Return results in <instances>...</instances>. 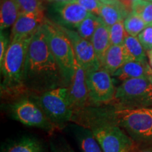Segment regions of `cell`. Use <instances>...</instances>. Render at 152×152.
I'll return each mask as SVG.
<instances>
[{"instance_id": "obj_34", "label": "cell", "mask_w": 152, "mask_h": 152, "mask_svg": "<svg viewBox=\"0 0 152 152\" xmlns=\"http://www.w3.org/2000/svg\"><path fill=\"white\" fill-rule=\"evenodd\" d=\"M138 152H152V147L151 148H147V149H144L142 151H140Z\"/></svg>"}, {"instance_id": "obj_10", "label": "cell", "mask_w": 152, "mask_h": 152, "mask_svg": "<svg viewBox=\"0 0 152 152\" xmlns=\"http://www.w3.org/2000/svg\"><path fill=\"white\" fill-rule=\"evenodd\" d=\"M61 28L71 39L76 61L80 66L84 68L86 73L101 68V64L96 57L91 40L80 37L77 32L75 30Z\"/></svg>"}, {"instance_id": "obj_22", "label": "cell", "mask_w": 152, "mask_h": 152, "mask_svg": "<svg viewBox=\"0 0 152 152\" xmlns=\"http://www.w3.org/2000/svg\"><path fill=\"white\" fill-rule=\"evenodd\" d=\"M133 14L140 16L148 26H152V1L137 0L131 7Z\"/></svg>"}, {"instance_id": "obj_32", "label": "cell", "mask_w": 152, "mask_h": 152, "mask_svg": "<svg viewBox=\"0 0 152 152\" xmlns=\"http://www.w3.org/2000/svg\"><path fill=\"white\" fill-rule=\"evenodd\" d=\"M72 0H49V3H56V2H64V1H70Z\"/></svg>"}, {"instance_id": "obj_30", "label": "cell", "mask_w": 152, "mask_h": 152, "mask_svg": "<svg viewBox=\"0 0 152 152\" xmlns=\"http://www.w3.org/2000/svg\"><path fill=\"white\" fill-rule=\"evenodd\" d=\"M147 78L149 79V81L152 83V68H151V66H149V64H148L147 65Z\"/></svg>"}, {"instance_id": "obj_4", "label": "cell", "mask_w": 152, "mask_h": 152, "mask_svg": "<svg viewBox=\"0 0 152 152\" xmlns=\"http://www.w3.org/2000/svg\"><path fill=\"white\" fill-rule=\"evenodd\" d=\"M33 99L56 129L64 128L73 115L67 87H59L35 95Z\"/></svg>"}, {"instance_id": "obj_7", "label": "cell", "mask_w": 152, "mask_h": 152, "mask_svg": "<svg viewBox=\"0 0 152 152\" xmlns=\"http://www.w3.org/2000/svg\"><path fill=\"white\" fill-rule=\"evenodd\" d=\"M103 152H136L137 144L121 128L102 125L91 129Z\"/></svg>"}, {"instance_id": "obj_16", "label": "cell", "mask_w": 152, "mask_h": 152, "mask_svg": "<svg viewBox=\"0 0 152 152\" xmlns=\"http://www.w3.org/2000/svg\"><path fill=\"white\" fill-rule=\"evenodd\" d=\"M2 152H45L42 142L35 137L24 136L4 147Z\"/></svg>"}, {"instance_id": "obj_9", "label": "cell", "mask_w": 152, "mask_h": 152, "mask_svg": "<svg viewBox=\"0 0 152 152\" xmlns=\"http://www.w3.org/2000/svg\"><path fill=\"white\" fill-rule=\"evenodd\" d=\"M52 4L51 14L56 21L54 23L67 29H77L80 23L92 14L83 6L71 1Z\"/></svg>"}, {"instance_id": "obj_33", "label": "cell", "mask_w": 152, "mask_h": 152, "mask_svg": "<svg viewBox=\"0 0 152 152\" xmlns=\"http://www.w3.org/2000/svg\"><path fill=\"white\" fill-rule=\"evenodd\" d=\"M97 1H99L100 2H102V4H111V3H113L111 0H97ZM117 2V1H116Z\"/></svg>"}, {"instance_id": "obj_17", "label": "cell", "mask_w": 152, "mask_h": 152, "mask_svg": "<svg viewBox=\"0 0 152 152\" xmlns=\"http://www.w3.org/2000/svg\"><path fill=\"white\" fill-rule=\"evenodd\" d=\"M148 63L146 61H130L126 62L113 74V77H116L122 82L127 80L140 77H147V68Z\"/></svg>"}, {"instance_id": "obj_13", "label": "cell", "mask_w": 152, "mask_h": 152, "mask_svg": "<svg viewBox=\"0 0 152 152\" xmlns=\"http://www.w3.org/2000/svg\"><path fill=\"white\" fill-rule=\"evenodd\" d=\"M128 61V57L123 45H111L104 55L101 66L113 75Z\"/></svg>"}, {"instance_id": "obj_2", "label": "cell", "mask_w": 152, "mask_h": 152, "mask_svg": "<svg viewBox=\"0 0 152 152\" xmlns=\"http://www.w3.org/2000/svg\"><path fill=\"white\" fill-rule=\"evenodd\" d=\"M33 35L10 41L2 64L0 66L3 75L1 93L14 94L25 90L23 77L26 57Z\"/></svg>"}, {"instance_id": "obj_20", "label": "cell", "mask_w": 152, "mask_h": 152, "mask_svg": "<svg viewBox=\"0 0 152 152\" xmlns=\"http://www.w3.org/2000/svg\"><path fill=\"white\" fill-rule=\"evenodd\" d=\"M125 53L128 57V61H146V54L142 45L138 38L133 36L128 35L125 38L123 43Z\"/></svg>"}, {"instance_id": "obj_11", "label": "cell", "mask_w": 152, "mask_h": 152, "mask_svg": "<svg viewBox=\"0 0 152 152\" xmlns=\"http://www.w3.org/2000/svg\"><path fill=\"white\" fill-rule=\"evenodd\" d=\"M69 98L73 112L90 105L89 91L87 85L86 72L76 61L75 73L68 87Z\"/></svg>"}, {"instance_id": "obj_18", "label": "cell", "mask_w": 152, "mask_h": 152, "mask_svg": "<svg viewBox=\"0 0 152 152\" xmlns=\"http://www.w3.org/2000/svg\"><path fill=\"white\" fill-rule=\"evenodd\" d=\"M91 42L94 48L96 57L102 66V61L104 55L111 45L110 41L109 27L102 22L94 32Z\"/></svg>"}, {"instance_id": "obj_14", "label": "cell", "mask_w": 152, "mask_h": 152, "mask_svg": "<svg viewBox=\"0 0 152 152\" xmlns=\"http://www.w3.org/2000/svg\"><path fill=\"white\" fill-rule=\"evenodd\" d=\"M83 152H103L92 131L76 123L70 126Z\"/></svg>"}, {"instance_id": "obj_19", "label": "cell", "mask_w": 152, "mask_h": 152, "mask_svg": "<svg viewBox=\"0 0 152 152\" xmlns=\"http://www.w3.org/2000/svg\"><path fill=\"white\" fill-rule=\"evenodd\" d=\"M20 14L16 0H2L0 11L1 31L13 26Z\"/></svg>"}, {"instance_id": "obj_35", "label": "cell", "mask_w": 152, "mask_h": 152, "mask_svg": "<svg viewBox=\"0 0 152 152\" xmlns=\"http://www.w3.org/2000/svg\"><path fill=\"white\" fill-rule=\"evenodd\" d=\"M144 1H152V0H144Z\"/></svg>"}, {"instance_id": "obj_8", "label": "cell", "mask_w": 152, "mask_h": 152, "mask_svg": "<svg viewBox=\"0 0 152 152\" xmlns=\"http://www.w3.org/2000/svg\"><path fill=\"white\" fill-rule=\"evenodd\" d=\"M111 76L102 67L86 73L90 99L89 106L106 105L113 102L116 88Z\"/></svg>"}, {"instance_id": "obj_23", "label": "cell", "mask_w": 152, "mask_h": 152, "mask_svg": "<svg viewBox=\"0 0 152 152\" xmlns=\"http://www.w3.org/2000/svg\"><path fill=\"white\" fill-rule=\"evenodd\" d=\"M123 23L127 33L133 37L139 35V34L142 30L147 27V24L144 23V20L140 16L133 14L132 12H130L125 18Z\"/></svg>"}, {"instance_id": "obj_26", "label": "cell", "mask_w": 152, "mask_h": 152, "mask_svg": "<svg viewBox=\"0 0 152 152\" xmlns=\"http://www.w3.org/2000/svg\"><path fill=\"white\" fill-rule=\"evenodd\" d=\"M50 152H75L63 137L52 139L50 141Z\"/></svg>"}, {"instance_id": "obj_1", "label": "cell", "mask_w": 152, "mask_h": 152, "mask_svg": "<svg viewBox=\"0 0 152 152\" xmlns=\"http://www.w3.org/2000/svg\"><path fill=\"white\" fill-rule=\"evenodd\" d=\"M43 25L32 37L24 72L25 90L35 95L65 87L59 68L49 47Z\"/></svg>"}, {"instance_id": "obj_15", "label": "cell", "mask_w": 152, "mask_h": 152, "mask_svg": "<svg viewBox=\"0 0 152 152\" xmlns=\"http://www.w3.org/2000/svg\"><path fill=\"white\" fill-rule=\"evenodd\" d=\"M129 14L127 7L118 1L115 3L102 4L99 16L104 24L111 27L121 20H124Z\"/></svg>"}, {"instance_id": "obj_12", "label": "cell", "mask_w": 152, "mask_h": 152, "mask_svg": "<svg viewBox=\"0 0 152 152\" xmlns=\"http://www.w3.org/2000/svg\"><path fill=\"white\" fill-rule=\"evenodd\" d=\"M46 20L44 9L35 12L20 14L12 26L10 41L17 38L34 35L38 28L42 26Z\"/></svg>"}, {"instance_id": "obj_25", "label": "cell", "mask_w": 152, "mask_h": 152, "mask_svg": "<svg viewBox=\"0 0 152 152\" xmlns=\"http://www.w3.org/2000/svg\"><path fill=\"white\" fill-rule=\"evenodd\" d=\"M20 14L43 10L44 0H16Z\"/></svg>"}, {"instance_id": "obj_28", "label": "cell", "mask_w": 152, "mask_h": 152, "mask_svg": "<svg viewBox=\"0 0 152 152\" xmlns=\"http://www.w3.org/2000/svg\"><path fill=\"white\" fill-rule=\"evenodd\" d=\"M137 38L145 50L152 49V26H148L142 30Z\"/></svg>"}, {"instance_id": "obj_5", "label": "cell", "mask_w": 152, "mask_h": 152, "mask_svg": "<svg viewBox=\"0 0 152 152\" xmlns=\"http://www.w3.org/2000/svg\"><path fill=\"white\" fill-rule=\"evenodd\" d=\"M111 105L117 109L152 108V83L147 77L122 82L116 88Z\"/></svg>"}, {"instance_id": "obj_6", "label": "cell", "mask_w": 152, "mask_h": 152, "mask_svg": "<svg viewBox=\"0 0 152 152\" xmlns=\"http://www.w3.org/2000/svg\"><path fill=\"white\" fill-rule=\"evenodd\" d=\"M13 119L30 127L40 128L48 133L57 130L33 99L21 98L9 107Z\"/></svg>"}, {"instance_id": "obj_27", "label": "cell", "mask_w": 152, "mask_h": 152, "mask_svg": "<svg viewBox=\"0 0 152 152\" xmlns=\"http://www.w3.org/2000/svg\"><path fill=\"white\" fill-rule=\"evenodd\" d=\"M71 1L79 4L89 12L97 16L99 14V10L102 4V2L97 0H72Z\"/></svg>"}, {"instance_id": "obj_31", "label": "cell", "mask_w": 152, "mask_h": 152, "mask_svg": "<svg viewBox=\"0 0 152 152\" xmlns=\"http://www.w3.org/2000/svg\"><path fill=\"white\" fill-rule=\"evenodd\" d=\"M147 55L148 57V59H149V64L152 68V49L147 51Z\"/></svg>"}, {"instance_id": "obj_29", "label": "cell", "mask_w": 152, "mask_h": 152, "mask_svg": "<svg viewBox=\"0 0 152 152\" xmlns=\"http://www.w3.org/2000/svg\"><path fill=\"white\" fill-rule=\"evenodd\" d=\"M9 39L3 31H1L0 34V66L2 64L4 58L9 47Z\"/></svg>"}, {"instance_id": "obj_21", "label": "cell", "mask_w": 152, "mask_h": 152, "mask_svg": "<svg viewBox=\"0 0 152 152\" xmlns=\"http://www.w3.org/2000/svg\"><path fill=\"white\" fill-rule=\"evenodd\" d=\"M103 22L97 15L91 14L77 26V32L84 39L91 40L96 28Z\"/></svg>"}, {"instance_id": "obj_3", "label": "cell", "mask_w": 152, "mask_h": 152, "mask_svg": "<svg viewBox=\"0 0 152 152\" xmlns=\"http://www.w3.org/2000/svg\"><path fill=\"white\" fill-rule=\"evenodd\" d=\"M49 48L59 68L65 87L69 86L73 78L76 58L73 45L62 28L47 19L44 23Z\"/></svg>"}, {"instance_id": "obj_24", "label": "cell", "mask_w": 152, "mask_h": 152, "mask_svg": "<svg viewBox=\"0 0 152 152\" xmlns=\"http://www.w3.org/2000/svg\"><path fill=\"white\" fill-rule=\"evenodd\" d=\"M124 20L116 23L109 27L110 41L111 45H123L125 38L129 35L124 28Z\"/></svg>"}]
</instances>
